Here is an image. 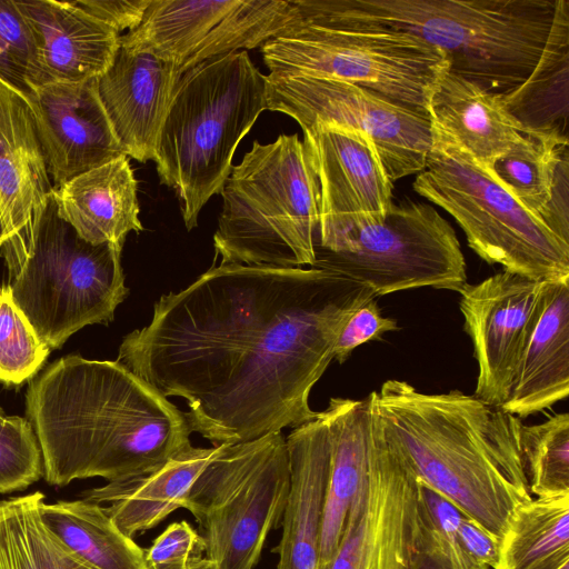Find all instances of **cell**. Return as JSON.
I'll return each instance as SVG.
<instances>
[{"label":"cell","instance_id":"24","mask_svg":"<svg viewBox=\"0 0 569 569\" xmlns=\"http://www.w3.org/2000/svg\"><path fill=\"white\" fill-rule=\"evenodd\" d=\"M219 447H189L146 475L110 481L82 493L104 505L107 513L128 537L150 530L171 512L184 508L194 481L218 453Z\"/></svg>","mask_w":569,"mask_h":569},{"label":"cell","instance_id":"40","mask_svg":"<svg viewBox=\"0 0 569 569\" xmlns=\"http://www.w3.org/2000/svg\"><path fill=\"white\" fill-rule=\"evenodd\" d=\"M151 0H78L74 3L86 13L108 26L118 34L132 31L141 22Z\"/></svg>","mask_w":569,"mask_h":569},{"label":"cell","instance_id":"5","mask_svg":"<svg viewBox=\"0 0 569 569\" xmlns=\"http://www.w3.org/2000/svg\"><path fill=\"white\" fill-rule=\"evenodd\" d=\"M263 110L266 76L246 51L210 59L180 77L153 161L160 182L177 192L188 230L208 200L221 194L236 149Z\"/></svg>","mask_w":569,"mask_h":569},{"label":"cell","instance_id":"35","mask_svg":"<svg viewBox=\"0 0 569 569\" xmlns=\"http://www.w3.org/2000/svg\"><path fill=\"white\" fill-rule=\"evenodd\" d=\"M50 348L17 306L8 284L0 286V382L21 385L34 377Z\"/></svg>","mask_w":569,"mask_h":569},{"label":"cell","instance_id":"22","mask_svg":"<svg viewBox=\"0 0 569 569\" xmlns=\"http://www.w3.org/2000/svg\"><path fill=\"white\" fill-rule=\"evenodd\" d=\"M138 182L127 156L87 171L53 189L58 216L91 244L123 247L141 232Z\"/></svg>","mask_w":569,"mask_h":569},{"label":"cell","instance_id":"2","mask_svg":"<svg viewBox=\"0 0 569 569\" xmlns=\"http://www.w3.org/2000/svg\"><path fill=\"white\" fill-rule=\"evenodd\" d=\"M26 401L52 486L146 475L192 446L184 412L117 360L63 357L29 383Z\"/></svg>","mask_w":569,"mask_h":569},{"label":"cell","instance_id":"37","mask_svg":"<svg viewBox=\"0 0 569 569\" xmlns=\"http://www.w3.org/2000/svg\"><path fill=\"white\" fill-rule=\"evenodd\" d=\"M34 48L16 0H0V80L27 97Z\"/></svg>","mask_w":569,"mask_h":569},{"label":"cell","instance_id":"42","mask_svg":"<svg viewBox=\"0 0 569 569\" xmlns=\"http://www.w3.org/2000/svg\"><path fill=\"white\" fill-rule=\"evenodd\" d=\"M6 238H7L6 229H4V224H3V220H2V216H1V211H0V246L3 243Z\"/></svg>","mask_w":569,"mask_h":569},{"label":"cell","instance_id":"9","mask_svg":"<svg viewBox=\"0 0 569 569\" xmlns=\"http://www.w3.org/2000/svg\"><path fill=\"white\" fill-rule=\"evenodd\" d=\"M290 489L281 431L222 445L184 503L200 528L209 569H253L280 527Z\"/></svg>","mask_w":569,"mask_h":569},{"label":"cell","instance_id":"16","mask_svg":"<svg viewBox=\"0 0 569 569\" xmlns=\"http://www.w3.org/2000/svg\"><path fill=\"white\" fill-rule=\"evenodd\" d=\"M302 132L320 184L317 238L353 222L385 218L393 203V182L372 140L332 126L313 124Z\"/></svg>","mask_w":569,"mask_h":569},{"label":"cell","instance_id":"23","mask_svg":"<svg viewBox=\"0 0 569 569\" xmlns=\"http://www.w3.org/2000/svg\"><path fill=\"white\" fill-rule=\"evenodd\" d=\"M320 413L327 427L330 462L318 569H328L366 466L375 413L373 391L361 400L331 398Z\"/></svg>","mask_w":569,"mask_h":569},{"label":"cell","instance_id":"36","mask_svg":"<svg viewBox=\"0 0 569 569\" xmlns=\"http://www.w3.org/2000/svg\"><path fill=\"white\" fill-rule=\"evenodd\" d=\"M42 476V455L31 423L0 407V493L23 490Z\"/></svg>","mask_w":569,"mask_h":569},{"label":"cell","instance_id":"19","mask_svg":"<svg viewBox=\"0 0 569 569\" xmlns=\"http://www.w3.org/2000/svg\"><path fill=\"white\" fill-rule=\"evenodd\" d=\"M290 489L277 547V569H318L330 448L320 412L286 438Z\"/></svg>","mask_w":569,"mask_h":569},{"label":"cell","instance_id":"29","mask_svg":"<svg viewBox=\"0 0 569 569\" xmlns=\"http://www.w3.org/2000/svg\"><path fill=\"white\" fill-rule=\"evenodd\" d=\"M239 0H151L140 24L120 42L177 69ZM179 72V71H178Z\"/></svg>","mask_w":569,"mask_h":569},{"label":"cell","instance_id":"14","mask_svg":"<svg viewBox=\"0 0 569 569\" xmlns=\"http://www.w3.org/2000/svg\"><path fill=\"white\" fill-rule=\"evenodd\" d=\"M550 283L502 270L477 284L467 282L458 291L478 365L477 398L498 407L507 400Z\"/></svg>","mask_w":569,"mask_h":569},{"label":"cell","instance_id":"33","mask_svg":"<svg viewBox=\"0 0 569 569\" xmlns=\"http://www.w3.org/2000/svg\"><path fill=\"white\" fill-rule=\"evenodd\" d=\"M462 513L418 479L409 569H489L465 551L458 536Z\"/></svg>","mask_w":569,"mask_h":569},{"label":"cell","instance_id":"4","mask_svg":"<svg viewBox=\"0 0 569 569\" xmlns=\"http://www.w3.org/2000/svg\"><path fill=\"white\" fill-rule=\"evenodd\" d=\"M296 24L411 34L449 70L507 94L539 63L569 0H292Z\"/></svg>","mask_w":569,"mask_h":569},{"label":"cell","instance_id":"28","mask_svg":"<svg viewBox=\"0 0 569 569\" xmlns=\"http://www.w3.org/2000/svg\"><path fill=\"white\" fill-rule=\"evenodd\" d=\"M44 525L96 569H147L144 549L126 536L102 505L79 499L41 505Z\"/></svg>","mask_w":569,"mask_h":569},{"label":"cell","instance_id":"3","mask_svg":"<svg viewBox=\"0 0 569 569\" xmlns=\"http://www.w3.org/2000/svg\"><path fill=\"white\" fill-rule=\"evenodd\" d=\"M375 405L416 477L499 545L513 509L532 498L520 418L473 395L425 393L397 379L375 391Z\"/></svg>","mask_w":569,"mask_h":569},{"label":"cell","instance_id":"10","mask_svg":"<svg viewBox=\"0 0 569 569\" xmlns=\"http://www.w3.org/2000/svg\"><path fill=\"white\" fill-rule=\"evenodd\" d=\"M313 268L340 273L376 297L432 287L459 291L466 260L451 224L431 204L392 203L379 220H362L320 236Z\"/></svg>","mask_w":569,"mask_h":569},{"label":"cell","instance_id":"43","mask_svg":"<svg viewBox=\"0 0 569 569\" xmlns=\"http://www.w3.org/2000/svg\"><path fill=\"white\" fill-rule=\"evenodd\" d=\"M560 569H569V562L565 563Z\"/></svg>","mask_w":569,"mask_h":569},{"label":"cell","instance_id":"6","mask_svg":"<svg viewBox=\"0 0 569 569\" xmlns=\"http://www.w3.org/2000/svg\"><path fill=\"white\" fill-rule=\"evenodd\" d=\"M53 192V191H52ZM51 194L0 246L8 286L38 337L50 348L88 325H108L127 298L122 248L91 244L57 212Z\"/></svg>","mask_w":569,"mask_h":569},{"label":"cell","instance_id":"27","mask_svg":"<svg viewBox=\"0 0 569 569\" xmlns=\"http://www.w3.org/2000/svg\"><path fill=\"white\" fill-rule=\"evenodd\" d=\"M569 562V495L532 497L511 512L495 569H560Z\"/></svg>","mask_w":569,"mask_h":569},{"label":"cell","instance_id":"32","mask_svg":"<svg viewBox=\"0 0 569 569\" xmlns=\"http://www.w3.org/2000/svg\"><path fill=\"white\" fill-rule=\"evenodd\" d=\"M295 20L291 0H239L178 68L186 71L239 49L262 46L289 30Z\"/></svg>","mask_w":569,"mask_h":569},{"label":"cell","instance_id":"34","mask_svg":"<svg viewBox=\"0 0 569 569\" xmlns=\"http://www.w3.org/2000/svg\"><path fill=\"white\" fill-rule=\"evenodd\" d=\"M520 445L531 497L569 495V413L522 425Z\"/></svg>","mask_w":569,"mask_h":569},{"label":"cell","instance_id":"12","mask_svg":"<svg viewBox=\"0 0 569 569\" xmlns=\"http://www.w3.org/2000/svg\"><path fill=\"white\" fill-rule=\"evenodd\" d=\"M267 110L313 124L357 130L373 142L392 182L420 173L432 144L426 112L347 81L306 74L266 76Z\"/></svg>","mask_w":569,"mask_h":569},{"label":"cell","instance_id":"13","mask_svg":"<svg viewBox=\"0 0 569 569\" xmlns=\"http://www.w3.org/2000/svg\"><path fill=\"white\" fill-rule=\"evenodd\" d=\"M417 492L418 478L375 405L366 466L328 569H409Z\"/></svg>","mask_w":569,"mask_h":569},{"label":"cell","instance_id":"1","mask_svg":"<svg viewBox=\"0 0 569 569\" xmlns=\"http://www.w3.org/2000/svg\"><path fill=\"white\" fill-rule=\"evenodd\" d=\"M375 292L320 268L213 264L154 303L117 361L163 397L183 398L213 447L317 417L309 396L351 315Z\"/></svg>","mask_w":569,"mask_h":569},{"label":"cell","instance_id":"7","mask_svg":"<svg viewBox=\"0 0 569 569\" xmlns=\"http://www.w3.org/2000/svg\"><path fill=\"white\" fill-rule=\"evenodd\" d=\"M213 236L220 263L312 267L320 184L312 152L298 134L254 141L232 166Z\"/></svg>","mask_w":569,"mask_h":569},{"label":"cell","instance_id":"18","mask_svg":"<svg viewBox=\"0 0 569 569\" xmlns=\"http://www.w3.org/2000/svg\"><path fill=\"white\" fill-rule=\"evenodd\" d=\"M33 39L31 89L100 77L111 64L120 34L74 1H17Z\"/></svg>","mask_w":569,"mask_h":569},{"label":"cell","instance_id":"25","mask_svg":"<svg viewBox=\"0 0 569 569\" xmlns=\"http://www.w3.org/2000/svg\"><path fill=\"white\" fill-rule=\"evenodd\" d=\"M568 395L569 279H562L550 283L546 307L501 408L523 418L549 409Z\"/></svg>","mask_w":569,"mask_h":569},{"label":"cell","instance_id":"41","mask_svg":"<svg viewBox=\"0 0 569 569\" xmlns=\"http://www.w3.org/2000/svg\"><path fill=\"white\" fill-rule=\"evenodd\" d=\"M458 536L465 551L475 561L495 569L498 557V543L479 525L468 517H461Z\"/></svg>","mask_w":569,"mask_h":569},{"label":"cell","instance_id":"8","mask_svg":"<svg viewBox=\"0 0 569 569\" xmlns=\"http://www.w3.org/2000/svg\"><path fill=\"white\" fill-rule=\"evenodd\" d=\"M432 144L412 188L448 212L489 264L532 280L569 279V241L503 189L451 137L431 124Z\"/></svg>","mask_w":569,"mask_h":569},{"label":"cell","instance_id":"39","mask_svg":"<svg viewBox=\"0 0 569 569\" xmlns=\"http://www.w3.org/2000/svg\"><path fill=\"white\" fill-rule=\"evenodd\" d=\"M397 329V321L382 317L377 300H371L357 309L343 326L335 346L333 359L343 363L358 346Z\"/></svg>","mask_w":569,"mask_h":569},{"label":"cell","instance_id":"11","mask_svg":"<svg viewBox=\"0 0 569 569\" xmlns=\"http://www.w3.org/2000/svg\"><path fill=\"white\" fill-rule=\"evenodd\" d=\"M261 52L272 73L347 81L426 113L433 84L449 69L440 50L401 32L295 24Z\"/></svg>","mask_w":569,"mask_h":569},{"label":"cell","instance_id":"20","mask_svg":"<svg viewBox=\"0 0 569 569\" xmlns=\"http://www.w3.org/2000/svg\"><path fill=\"white\" fill-rule=\"evenodd\" d=\"M426 110L431 124L451 137L486 170L523 133L506 108L502 94L487 91L449 69L433 84Z\"/></svg>","mask_w":569,"mask_h":569},{"label":"cell","instance_id":"30","mask_svg":"<svg viewBox=\"0 0 569 569\" xmlns=\"http://www.w3.org/2000/svg\"><path fill=\"white\" fill-rule=\"evenodd\" d=\"M569 11L557 21L548 46L530 77L502 94L506 108L525 132L557 131L567 134Z\"/></svg>","mask_w":569,"mask_h":569},{"label":"cell","instance_id":"15","mask_svg":"<svg viewBox=\"0 0 569 569\" xmlns=\"http://www.w3.org/2000/svg\"><path fill=\"white\" fill-rule=\"evenodd\" d=\"M97 80L49 83L26 97L53 189L126 156L99 98Z\"/></svg>","mask_w":569,"mask_h":569},{"label":"cell","instance_id":"26","mask_svg":"<svg viewBox=\"0 0 569 569\" xmlns=\"http://www.w3.org/2000/svg\"><path fill=\"white\" fill-rule=\"evenodd\" d=\"M568 136L557 131H531L488 170L492 178L529 211L542 217L565 240L569 226L553 212V196L568 170Z\"/></svg>","mask_w":569,"mask_h":569},{"label":"cell","instance_id":"31","mask_svg":"<svg viewBox=\"0 0 569 569\" xmlns=\"http://www.w3.org/2000/svg\"><path fill=\"white\" fill-rule=\"evenodd\" d=\"M43 501L32 492L0 502V569H96L44 525Z\"/></svg>","mask_w":569,"mask_h":569},{"label":"cell","instance_id":"38","mask_svg":"<svg viewBox=\"0 0 569 569\" xmlns=\"http://www.w3.org/2000/svg\"><path fill=\"white\" fill-rule=\"evenodd\" d=\"M147 569H209L201 535L186 520L170 523L144 549Z\"/></svg>","mask_w":569,"mask_h":569},{"label":"cell","instance_id":"21","mask_svg":"<svg viewBox=\"0 0 569 569\" xmlns=\"http://www.w3.org/2000/svg\"><path fill=\"white\" fill-rule=\"evenodd\" d=\"M52 191L30 104L0 80V211L7 238L30 222Z\"/></svg>","mask_w":569,"mask_h":569},{"label":"cell","instance_id":"17","mask_svg":"<svg viewBox=\"0 0 569 569\" xmlns=\"http://www.w3.org/2000/svg\"><path fill=\"white\" fill-rule=\"evenodd\" d=\"M181 74L150 52L122 44L98 77V93L127 157L153 160L159 131Z\"/></svg>","mask_w":569,"mask_h":569}]
</instances>
